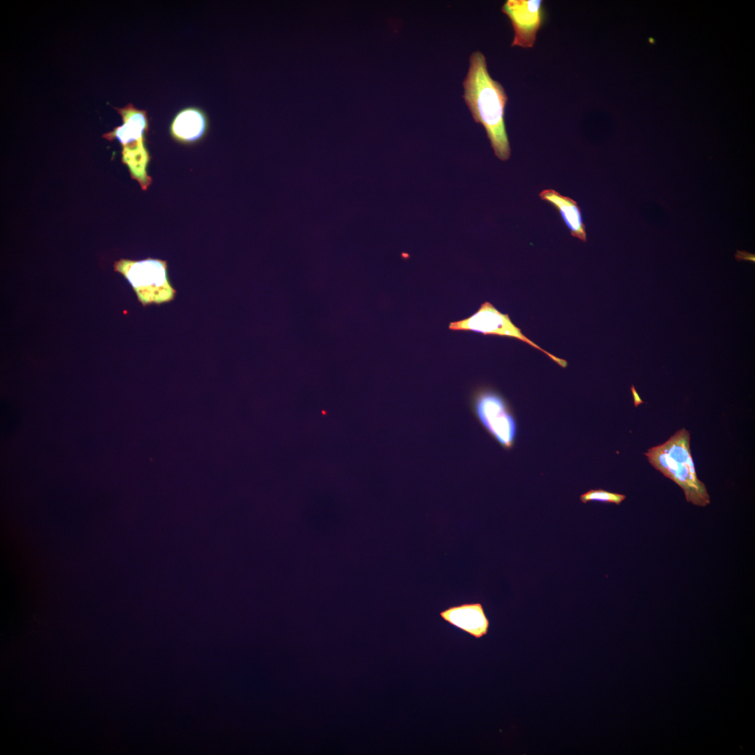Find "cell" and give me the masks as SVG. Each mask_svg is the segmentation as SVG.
<instances>
[{"mask_svg":"<svg viewBox=\"0 0 755 755\" xmlns=\"http://www.w3.org/2000/svg\"><path fill=\"white\" fill-rule=\"evenodd\" d=\"M115 109L121 115L123 124L104 134L103 137L109 141L117 138L120 141L122 163L128 167L131 178L138 181L143 190H146L152 183V178L147 173L150 157L145 146V135L149 127L146 111L136 108L131 103Z\"/></svg>","mask_w":755,"mask_h":755,"instance_id":"3957f363","label":"cell"},{"mask_svg":"<svg viewBox=\"0 0 755 755\" xmlns=\"http://www.w3.org/2000/svg\"><path fill=\"white\" fill-rule=\"evenodd\" d=\"M449 329L452 331H473L483 335L513 338L528 344L545 354L559 366L564 368L568 363L545 351L527 338L510 319L508 314L498 310L491 303L485 301L471 316L450 322Z\"/></svg>","mask_w":755,"mask_h":755,"instance_id":"8992f818","label":"cell"},{"mask_svg":"<svg viewBox=\"0 0 755 755\" xmlns=\"http://www.w3.org/2000/svg\"><path fill=\"white\" fill-rule=\"evenodd\" d=\"M470 409L487 433L505 449L513 447L517 436V422L506 398L487 385L475 388L469 398Z\"/></svg>","mask_w":755,"mask_h":755,"instance_id":"277c9868","label":"cell"},{"mask_svg":"<svg viewBox=\"0 0 755 755\" xmlns=\"http://www.w3.org/2000/svg\"><path fill=\"white\" fill-rule=\"evenodd\" d=\"M580 499L583 503L590 501H600L619 505L626 499V496L598 489L587 491L580 496Z\"/></svg>","mask_w":755,"mask_h":755,"instance_id":"8fae6325","label":"cell"},{"mask_svg":"<svg viewBox=\"0 0 755 755\" xmlns=\"http://www.w3.org/2000/svg\"><path fill=\"white\" fill-rule=\"evenodd\" d=\"M735 258L737 259L738 261L746 260L752 261L753 263L755 262V254L745 250L740 251L738 250L736 254H735Z\"/></svg>","mask_w":755,"mask_h":755,"instance_id":"7c38bea8","label":"cell"},{"mask_svg":"<svg viewBox=\"0 0 755 755\" xmlns=\"http://www.w3.org/2000/svg\"><path fill=\"white\" fill-rule=\"evenodd\" d=\"M631 392H632V394H633V403H634V405H635V407H637V406H638L639 405H640V404L643 403L644 402H643V401H642V399L640 398V397L639 394H638V392H637V391H636V389H635V388L634 385H633V384H632V386H631Z\"/></svg>","mask_w":755,"mask_h":755,"instance_id":"4fadbf2b","label":"cell"},{"mask_svg":"<svg viewBox=\"0 0 755 755\" xmlns=\"http://www.w3.org/2000/svg\"><path fill=\"white\" fill-rule=\"evenodd\" d=\"M439 614L445 621L476 639H480L488 633L489 620L480 602L450 606Z\"/></svg>","mask_w":755,"mask_h":755,"instance_id":"ba28073f","label":"cell"},{"mask_svg":"<svg viewBox=\"0 0 755 755\" xmlns=\"http://www.w3.org/2000/svg\"><path fill=\"white\" fill-rule=\"evenodd\" d=\"M208 129L205 113L197 108L189 107L179 111L170 127V133L176 141L190 144L202 138Z\"/></svg>","mask_w":755,"mask_h":755,"instance_id":"9c48e42d","label":"cell"},{"mask_svg":"<svg viewBox=\"0 0 755 755\" xmlns=\"http://www.w3.org/2000/svg\"><path fill=\"white\" fill-rule=\"evenodd\" d=\"M463 87L466 104L475 122L484 127L495 155L508 160L511 153L505 123L508 96L503 85L489 75L486 58L479 50L470 56Z\"/></svg>","mask_w":755,"mask_h":755,"instance_id":"6da1fadb","label":"cell"},{"mask_svg":"<svg viewBox=\"0 0 755 755\" xmlns=\"http://www.w3.org/2000/svg\"><path fill=\"white\" fill-rule=\"evenodd\" d=\"M501 10L510 19L514 30L511 46L533 47L537 33L545 20L541 0H507Z\"/></svg>","mask_w":755,"mask_h":755,"instance_id":"52a82bcc","label":"cell"},{"mask_svg":"<svg viewBox=\"0 0 755 755\" xmlns=\"http://www.w3.org/2000/svg\"><path fill=\"white\" fill-rule=\"evenodd\" d=\"M650 464L684 491L686 500L698 506L710 503L705 484L697 476L690 447V433L677 431L665 443L645 453Z\"/></svg>","mask_w":755,"mask_h":755,"instance_id":"7a4b0ae2","label":"cell"},{"mask_svg":"<svg viewBox=\"0 0 755 755\" xmlns=\"http://www.w3.org/2000/svg\"><path fill=\"white\" fill-rule=\"evenodd\" d=\"M539 196L557 210L573 237L586 242V226L582 220L581 209L575 201L552 189L542 190Z\"/></svg>","mask_w":755,"mask_h":755,"instance_id":"30bf717a","label":"cell"},{"mask_svg":"<svg viewBox=\"0 0 755 755\" xmlns=\"http://www.w3.org/2000/svg\"><path fill=\"white\" fill-rule=\"evenodd\" d=\"M114 270L129 282L143 306L173 301L176 290L167 275L166 261L147 258L134 261L121 259L114 263Z\"/></svg>","mask_w":755,"mask_h":755,"instance_id":"5b68a950","label":"cell"}]
</instances>
